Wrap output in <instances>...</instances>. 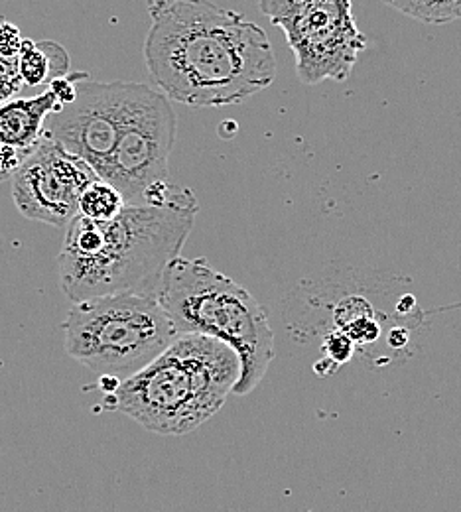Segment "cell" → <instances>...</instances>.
Instances as JSON below:
<instances>
[{"label":"cell","mask_w":461,"mask_h":512,"mask_svg":"<svg viewBox=\"0 0 461 512\" xmlns=\"http://www.w3.org/2000/svg\"><path fill=\"white\" fill-rule=\"evenodd\" d=\"M58 105L60 99L50 87L32 99H14L0 105V144L32 152L44 138L48 115Z\"/></svg>","instance_id":"cell-10"},{"label":"cell","mask_w":461,"mask_h":512,"mask_svg":"<svg viewBox=\"0 0 461 512\" xmlns=\"http://www.w3.org/2000/svg\"><path fill=\"white\" fill-rule=\"evenodd\" d=\"M125 207L127 201L123 193L101 178L91 182L79 199V215L97 223H107L115 219Z\"/></svg>","instance_id":"cell-12"},{"label":"cell","mask_w":461,"mask_h":512,"mask_svg":"<svg viewBox=\"0 0 461 512\" xmlns=\"http://www.w3.org/2000/svg\"><path fill=\"white\" fill-rule=\"evenodd\" d=\"M259 8L284 32L304 85L347 81L367 50L351 0H259Z\"/></svg>","instance_id":"cell-6"},{"label":"cell","mask_w":461,"mask_h":512,"mask_svg":"<svg viewBox=\"0 0 461 512\" xmlns=\"http://www.w3.org/2000/svg\"><path fill=\"white\" fill-rule=\"evenodd\" d=\"M62 329L67 355L99 377L105 394L148 367L180 335L158 296L136 292L75 302Z\"/></svg>","instance_id":"cell-5"},{"label":"cell","mask_w":461,"mask_h":512,"mask_svg":"<svg viewBox=\"0 0 461 512\" xmlns=\"http://www.w3.org/2000/svg\"><path fill=\"white\" fill-rule=\"evenodd\" d=\"M326 351L330 355V361L341 365L345 363L353 353V341L347 333H331L326 339Z\"/></svg>","instance_id":"cell-15"},{"label":"cell","mask_w":461,"mask_h":512,"mask_svg":"<svg viewBox=\"0 0 461 512\" xmlns=\"http://www.w3.org/2000/svg\"><path fill=\"white\" fill-rule=\"evenodd\" d=\"M158 300L178 333H199L227 343L241 359V379L233 394H251L274 359V331L259 300L205 258H174L158 290Z\"/></svg>","instance_id":"cell-4"},{"label":"cell","mask_w":461,"mask_h":512,"mask_svg":"<svg viewBox=\"0 0 461 512\" xmlns=\"http://www.w3.org/2000/svg\"><path fill=\"white\" fill-rule=\"evenodd\" d=\"M136 89L138 83L132 81L101 83L79 73L75 99L48 115L44 136L99 172L119 142Z\"/></svg>","instance_id":"cell-8"},{"label":"cell","mask_w":461,"mask_h":512,"mask_svg":"<svg viewBox=\"0 0 461 512\" xmlns=\"http://www.w3.org/2000/svg\"><path fill=\"white\" fill-rule=\"evenodd\" d=\"M176 125L170 99L162 91L138 83L119 142L97 172L101 180L123 193L127 205L144 203L146 190L166 180Z\"/></svg>","instance_id":"cell-7"},{"label":"cell","mask_w":461,"mask_h":512,"mask_svg":"<svg viewBox=\"0 0 461 512\" xmlns=\"http://www.w3.org/2000/svg\"><path fill=\"white\" fill-rule=\"evenodd\" d=\"M67 58L64 48L52 42H22L20 54H18V71L22 77V83L34 87L42 83H50L56 77H64L67 71Z\"/></svg>","instance_id":"cell-11"},{"label":"cell","mask_w":461,"mask_h":512,"mask_svg":"<svg viewBox=\"0 0 461 512\" xmlns=\"http://www.w3.org/2000/svg\"><path fill=\"white\" fill-rule=\"evenodd\" d=\"M144 60L152 83L190 107L237 105L272 85L263 28L211 0H152Z\"/></svg>","instance_id":"cell-1"},{"label":"cell","mask_w":461,"mask_h":512,"mask_svg":"<svg viewBox=\"0 0 461 512\" xmlns=\"http://www.w3.org/2000/svg\"><path fill=\"white\" fill-rule=\"evenodd\" d=\"M22 87V77L18 71V58L0 54V103L10 95L18 93Z\"/></svg>","instance_id":"cell-14"},{"label":"cell","mask_w":461,"mask_h":512,"mask_svg":"<svg viewBox=\"0 0 461 512\" xmlns=\"http://www.w3.org/2000/svg\"><path fill=\"white\" fill-rule=\"evenodd\" d=\"M95 180L99 176L85 160L44 136L14 172L12 197L24 217L62 229L79 213L81 193Z\"/></svg>","instance_id":"cell-9"},{"label":"cell","mask_w":461,"mask_h":512,"mask_svg":"<svg viewBox=\"0 0 461 512\" xmlns=\"http://www.w3.org/2000/svg\"><path fill=\"white\" fill-rule=\"evenodd\" d=\"M28 154L30 152L18 150V148L8 146V144H0V182L14 176V172L20 168V164L24 162V158Z\"/></svg>","instance_id":"cell-16"},{"label":"cell","mask_w":461,"mask_h":512,"mask_svg":"<svg viewBox=\"0 0 461 512\" xmlns=\"http://www.w3.org/2000/svg\"><path fill=\"white\" fill-rule=\"evenodd\" d=\"M198 199L186 190L166 205H127L107 223L75 215L60 251V288L83 302L97 296L136 292L158 296L168 264L188 241Z\"/></svg>","instance_id":"cell-2"},{"label":"cell","mask_w":461,"mask_h":512,"mask_svg":"<svg viewBox=\"0 0 461 512\" xmlns=\"http://www.w3.org/2000/svg\"><path fill=\"white\" fill-rule=\"evenodd\" d=\"M383 2L424 24H450L461 18V0H383Z\"/></svg>","instance_id":"cell-13"},{"label":"cell","mask_w":461,"mask_h":512,"mask_svg":"<svg viewBox=\"0 0 461 512\" xmlns=\"http://www.w3.org/2000/svg\"><path fill=\"white\" fill-rule=\"evenodd\" d=\"M241 379V359L223 341L180 333L148 367L105 394L103 406L158 436H186L215 416Z\"/></svg>","instance_id":"cell-3"}]
</instances>
